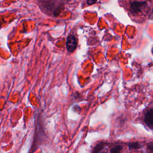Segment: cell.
<instances>
[{"label": "cell", "mask_w": 153, "mask_h": 153, "mask_svg": "<svg viewBox=\"0 0 153 153\" xmlns=\"http://www.w3.org/2000/svg\"><path fill=\"white\" fill-rule=\"evenodd\" d=\"M144 121L149 128L153 129V109L147 111L145 115Z\"/></svg>", "instance_id": "cell-4"}, {"label": "cell", "mask_w": 153, "mask_h": 153, "mask_svg": "<svg viewBox=\"0 0 153 153\" xmlns=\"http://www.w3.org/2000/svg\"><path fill=\"white\" fill-rule=\"evenodd\" d=\"M40 7L42 10H45V13L48 14H54L56 11H59L60 4L54 0H39Z\"/></svg>", "instance_id": "cell-1"}, {"label": "cell", "mask_w": 153, "mask_h": 153, "mask_svg": "<svg viewBox=\"0 0 153 153\" xmlns=\"http://www.w3.org/2000/svg\"><path fill=\"white\" fill-rule=\"evenodd\" d=\"M148 7L146 1H134L130 3V11L134 14H138L143 12Z\"/></svg>", "instance_id": "cell-2"}, {"label": "cell", "mask_w": 153, "mask_h": 153, "mask_svg": "<svg viewBox=\"0 0 153 153\" xmlns=\"http://www.w3.org/2000/svg\"><path fill=\"white\" fill-rule=\"evenodd\" d=\"M147 149L150 152H153V142H149L146 146Z\"/></svg>", "instance_id": "cell-8"}, {"label": "cell", "mask_w": 153, "mask_h": 153, "mask_svg": "<svg viewBox=\"0 0 153 153\" xmlns=\"http://www.w3.org/2000/svg\"><path fill=\"white\" fill-rule=\"evenodd\" d=\"M103 153H105V152H103Z\"/></svg>", "instance_id": "cell-12"}, {"label": "cell", "mask_w": 153, "mask_h": 153, "mask_svg": "<svg viewBox=\"0 0 153 153\" xmlns=\"http://www.w3.org/2000/svg\"><path fill=\"white\" fill-rule=\"evenodd\" d=\"M97 0H87V3L88 5H92L95 4Z\"/></svg>", "instance_id": "cell-9"}, {"label": "cell", "mask_w": 153, "mask_h": 153, "mask_svg": "<svg viewBox=\"0 0 153 153\" xmlns=\"http://www.w3.org/2000/svg\"><path fill=\"white\" fill-rule=\"evenodd\" d=\"M66 45L68 51L69 52L74 51L76 49V45H77V41H76V38L72 35H69L67 38Z\"/></svg>", "instance_id": "cell-3"}, {"label": "cell", "mask_w": 153, "mask_h": 153, "mask_svg": "<svg viewBox=\"0 0 153 153\" xmlns=\"http://www.w3.org/2000/svg\"><path fill=\"white\" fill-rule=\"evenodd\" d=\"M122 148L123 147L121 145H117L111 149L110 153H119L122 149Z\"/></svg>", "instance_id": "cell-7"}, {"label": "cell", "mask_w": 153, "mask_h": 153, "mask_svg": "<svg viewBox=\"0 0 153 153\" xmlns=\"http://www.w3.org/2000/svg\"><path fill=\"white\" fill-rule=\"evenodd\" d=\"M106 143L105 142H100L98 143L94 148L93 153H99L101 150H102L105 146Z\"/></svg>", "instance_id": "cell-5"}, {"label": "cell", "mask_w": 153, "mask_h": 153, "mask_svg": "<svg viewBox=\"0 0 153 153\" xmlns=\"http://www.w3.org/2000/svg\"><path fill=\"white\" fill-rule=\"evenodd\" d=\"M152 53H153V48H152Z\"/></svg>", "instance_id": "cell-11"}, {"label": "cell", "mask_w": 153, "mask_h": 153, "mask_svg": "<svg viewBox=\"0 0 153 153\" xmlns=\"http://www.w3.org/2000/svg\"><path fill=\"white\" fill-rule=\"evenodd\" d=\"M152 13H153V8H152Z\"/></svg>", "instance_id": "cell-10"}, {"label": "cell", "mask_w": 153, "mask_h": 153, "mask_svg": "<svg viewBox=\"0 0 153 153\" xmlns=\"http://www.w3.org/2000/svg\"><path fill=\"white\" fill-rule=\"evenodd\" d=\"M128 148L130 149H139L141 147L140 144L137 142H131L128 144Z\"/></svg>", "instance_id": "cell-6"}]
</instances>
